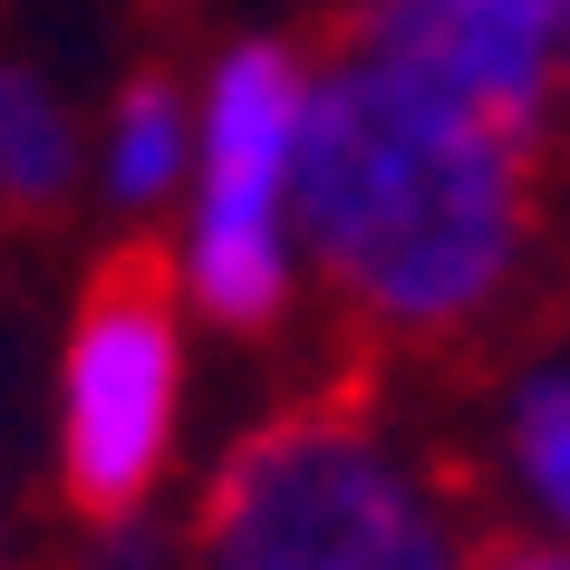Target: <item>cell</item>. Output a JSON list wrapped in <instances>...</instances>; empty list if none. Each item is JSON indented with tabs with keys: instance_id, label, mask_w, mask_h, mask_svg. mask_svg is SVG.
I'll list each match as a JSON object with an SVG mask.
<instances>
[{
	"instance_id": "1",
	"label": "cell",
	"mask_w": 570,
	"mask_h": 570,
	"mask_svg": "<svg viewBox=\"0 0 570 570\" xmlns=\"http://www.w3.org/2000/svg\"><path fill=\"white\" fill-rule=\"evenodd\" d=\"M291 204L358 348L387 367L464 348L512 301L532 262L541 184L522 136L425 97L396 68L330 49L301 97Z\"/></svg>"
},
{
	"instance_id": "2",
	"label": "cell",
	"mask_w": 570,
	"mask_h": 570,
	"mask_svg": "<svg viewBox=\"0 0 570 570\" xmlns=\"http://www.w3.org/2000/svg\"><path fill=\"white\" fill-rule=\"evenodd\" d=\"M204 570H464L454 474L396 445L377 377L348 367L330 387L262 416L204 483L194 512Z\"/></svg>"
},
{
	"instance_id": "3",
	"label": "cell",
	"mask_w": 570,
	"mask_h": 570,
	"mask_svg": "<svg viewBox=\"0 0 570 570\" xmlns=\"http://www.w3.org/2000/svg\"><path fill=\"white\" fill-rule=\"evenodd\" d=\"M175 387H184V262L175 242L126 233L78 291L59 396V474L88 522L117 532L155 493L165 445H175Z\"/></svg>"
},
{
	"instance_id": "4",
	"label": "cell",
	"mask_w": 570,
	"mask_h": 570,
	"mask_svg": "<svg viewBox=\"0 0 570 570\" xmlns=\"http://www.w3.org/2000/svg\"><path fill=\"white\" fill-rule=\"evenodd\" d=\"M301 59L281 39H242L204 97V204L184 281L223 330H271L291 301V146H301Z\"/></svg>"
},
{
	"instance_id": "5",
	"label": "cell",
	"mask_w": 570,
	"mask_h": 570,
	"mask_svg": "<svg viewBox=\"0 0 570 570\" xmlns=\"http://www.w3.org/2000/svg\"><path fill=\"white\" fill-rule=\"evenodd\" d=\"M330 49L416 78L522 146H541L561 97V20L532 0H330Z\"/></svg>"
},
{
	"instance_id": "6",
	"label": "cell",
	"mask_w": 570,
	"mask_h": 570,
	"mask_svg": "<svg viewBox=\"0 0 570 570\" xmlns=\"http://www.w3.org/2000/svg\"><path fill=\"white\" fill-rule=\"evenodd\" d=\"M78 184V126L39 68H0V223H49Z\"/></svg>"
},
{
	"instance_id": "7",
	"label": "cell",
	"mask_w": 570,
	"mask_h": 570,
	"mask_svg": "<svg viewBox=\"0 0 570 570\" xmlns=\"http://www.w3.org/2000/svg\"><path fill=\"white\" fill-rule=\"evenodd\" d=\"M512 474H522V493H532L551 522H561L570 541V358H541L532 377H522V396H512Z\"/></svg>"
},
{
	"instance_id": "8",
	"label": "cell",
	"mask_w": 570,
	"mask_h": 570,
	"mask_svg": "<svg viewBox=\"0 0 570 570\" xmlns=\"http://www.w3.org/2000/svg\"><path fill=\"white\" fill-rule=\"evenodd\" d=\"M184 175V97L165 78H136L117 97V146H107V184L117 204H155Z\"/></svg>"
},
{
	"instance_id": "9",
	"label": "cell",
	"mask_w": 570,
	"mask_h": 570,
	"mask_svg": "<svg viewBox=\"0 0 570 570\" xmlns=\"http://www.w3.org/2000/svg\"><path fill=\"white\" fill-rule=\"evenodd\" d=\"M464 570H570V541H541V532H483L464 551Z\"/></svg>"
},
{
	"instance_id": "10",
	"label": "cell",
	"mask_w": 570,
	"mask_h": 570,
	"mask_svg": "<svg viewBox=\"0 0 570 570\" xmlns=\"http://www.w3.org/2000/svg\"><path fill=\"white\" fill-rule=\"evenodd\" d=\"M97 570H146V551H126V541H117V551H107Z\"/></svg>"
},
{
	"instance_id": "11",
	"label": "cell",
	"mask_w": 570,
	"mask_h": 570,
	"mask_svg": "<svg viewBox=\"0 0 570 570\" xmlns=\"http://www.w3.org/2000/svg\"><path fill=\"white\" fill-rule=\"evenodd\" d=\"M551 107H570V20H561V97H551Z\"/></svg>"
},
{
	"instance_id": "12",
	"label": "cell",
	"mask_w": 570,
	"mask_h": 570,
	"mask_svg": "<svg viewBox=\"0 0 570 570\" xmlns=\"http://www.w3.org/2000/svg\"><path fill=\"white\" fill-rule=\"evenodd\" d=\"M532 10H551V20H570V0H532Z\"/></svg>"
}]
</instances>
